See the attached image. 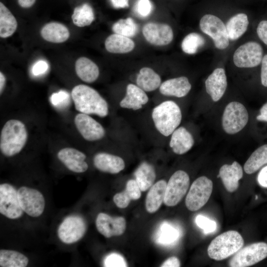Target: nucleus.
I'll return each instance as SVG.
<instances>
[{
  "instance_id": "nucleus-52",
  "label": "nucleus",
  "mask_w": 267,
  "mask_h": 267,
  "mask_svg": "<svg viewBox=\"0 0 267 267\" xmlns=\"http://www.w3.org/2000/svg\"><path fill=\"white\" fill-rule=\"evenodd\" d=\"M6 83V78L4 74L0 72V92L1 94Z\"/></svg>"
},
{
  "instance_id": "nucleus-21",
  "label": "nucleus",
  "mask_w": 267,
  "mask_h": 267,
  "mask_svg": "<svg viewBox=\"0 0 267 267\" xmlns=\"http://www.w3.org/2000/svg\"><path fill=\"white\" fill-rule=\"evenodd\" d=\"M191 89L188 78L182 76L165 81L161 84L159 91L164 95L182 97L189 93Z\"/></svg>"
},
{
  "instance_id": "nucleus-7",
  "label": "nucleus",
  "mask_w": 267,
  "mask_h": 267,
  "mask_svg": "<svg viewBox=\"0 0 267 267\" xmlns=\"http://www.w3.org/2000/svg\"><path fill=\"white\" fill-rule=\"evenodd\" d=\"M199 26L201 30L210 37L215 46L219 49H224L229 45V38L225 25L218 17L207 14L200 19Z\"/></svg>"
},
{
  "instance_id": "nucleus-6",
  "label": "nucleus",
  "mask_w": 267,
  "mask_h": 267,
  "mask_svg": "<svg viewBox=\"0 0 267 267\" xmlns=\"http://www.w3.org/2000/svg\"><path fill=\"white\" fill-rule=\"evenodd\" d=\"M212 181L205 176L196 179L186 196L185 205L190 211L201 209L209 200L213 191Z\"/></svg>"
},
{
  "instance_id": "nucleus-23",
  "label": "nucleus",
  "mask_w": 267,
  "mask_h": 267,
  "mask_svg": "<svg viewBox=\"0 0 267 267\" xmlns=\"http://www.w3.org/2000/svg\"><path fill=\"white\" fill-rule=\"evenodd\" d=\"M194 143L192 134L185 128L180 127L172 134L170 146L175 153L182 155L191 149Z\"/></svg>"
},
{
  "instance_id": "nucleus-20",
  "label": "nucleus",
  "mask_w": 267,
  "mask_h": 267,
  "mask_svg": "<svg viewBox=\"0 0 267 267\" xmlns=\"http://www.w3.org/2000/svg\"><path fill=\"white\" fill-rule=\"evenodd\" d=\"M219 175L226 190L232 193L238 188L239 180L242 178L243 174L241 165L234 161L231 165L222 166Z\"/></svg>"
},
{
  "instance_id": "nucleus-47",
  "label": "nucleus",
  "mask_w": 267,
  "mask_h": 267,
  "mask_svg": "<svg viewBox=\"0 0 267 267\" xmlns=\"http://www.w3.org/2000/svg\"><path fill=\"white\" fill-rule=\"evenodd\" d=\"M257 180L262 187L267 188V166L264 167L259 172Z\"/></svg>"
},
{
  "instance_id": "nucleus-44",
  "label": "nucleus",
  "mask_w": 267,
  "mask_h": 267,
  "mask_svg": "<svg viewBox=\"0 0 267 267\" xmlns=\"http://www.w3.org/2000/svg\"><path fill=\"white\" fill-rule=\"evenodd\" d=\"M48 64L46 61L40 60L34 63L32 68L34 76H39L45 73L48 69Z\"/></svg>"
},
{
  "instance_id": "nucleus-24",
  "label": "nucleus",
  "mask_w": 267,
  "mask_h": 267,
  "mask_svg": "<svg viewBox=\"0 0 267 267\" xmlns=\"http://www.w3.org/2000/svg\"><path fill=\"white\" fill-rule=\"evenodd\" d=\"M167 184L165 180L161 179L150 188L145 200V208L148 213L156 212L164 202Z\"/></svg>"
},
{
  "instance_id": "nucleus-34",
  "label": "nucleus",
  "mask_w": 267,
  "mask_h": 267,
  "mask_svg": "<svg viewBox=\"0 0 267 267\" xmlns=\"http://www.w3.org/2000/svg\"><path fill=\"white\" fill-rule=\"evenodd\" d=\"M72 19L73 23L78 27L89 25L94 19L92 7L87 3L76 7L72 15Z\"/></svg>"
},
{
  "instance_id": "nucleus-19",
  "label": "nucleus",
  "mask_w": 267,
  "mask_h": 267,
  "mask_svg": "<svg viewBox=\"0 0 267 267\" xmlns=\"http://www.w3.org/2000/svg\"><path fill=\"white\" fill-rule=\"evenodd\" d=\"M95 167L102 172L118 174L124 170L125 164L120 157L105 152L96 154L93 159Z\"/></svg>"
},
{
  "instance_id": "nucleus-50",
  "label": "nucleus",
  "mask_w": 267,
  "mask_h": 267,
  "mask_svg": "<svg viewBox=\"0 0 267 267\" xmlns=\"http://www.w3.org/2000/svg\"><path fill=\"white\" fill-rule=\"evenodd\" d=\"M113 6L116 8H125L128 6L129 0H110Z\"/></svg>"
},
{
  "instance_id": "nucleus-26",
  "label": "nucleus",
  "mask_w": 267,
  "mask_h": 267,
  "mask_svg": "<svg viewBox=\"0 0 267 267\" xmlns=\"http://www.w3.org/2000/svg\"><path fill=\"white\" fill-rule=\"evenodd\" d=\"M134 46L131 38L115 33L108 36L105 41V48L111 53H128L132 51Z\"/></svg>"
},
{
  "instance_id": "nucleus-15",
  "label": "nucleus",
  "mask_w": 267,
  "mask_h": 267,
  "mask_svg": "<svg viewBox=\"0 0 267 267\" xmlns=\"http://www.w3.org/2000/svg\"><path fill=\"white\" fill-rule=\"evenodd\" d=\"M74 123L83 137L88 141L100 140L105 134L102 126L88 114H78L74 118Z\"/></svg>"
},
{
  "instance_id": "nucleus-13",
  "label": "nucleus",
  "mask_w": 267,
  "mask_h": 267,
  "mask_svg": "<svg viewBox=\"0 0 267 267\" xmlns=\"http://www.w3.org/2000/svg\"><path fill=\"white\" fill-rule=\"evenodd\" d=\"M0 213L10 219H17L23 215L18 200V190L11 184L0 185Z\"/></svg>"
},
{
  "instance_id": "nucleus-18",
  "label": "nucleus",
  "mask_w": 267,
  "mask_h": 267,
  "mask_svg": "<svg viewBox=\"0 0 267 267\" xmlns=\"http://www.w3.org/2000/svg\"><path fill=\"white\" fill-rule=\"evenodd\" d=\"M205 84L206 92L212 99L215 102L219 101L227 88V78L224 69H215L206 80Z\"/></svg>"
},
{
  "instance_id": "nucleus-11",
  "label": "nucleus",
  "mask_w": 267,
  "mask_h": 267,
  "mask_svg": "<svg viewBox=\"0 0 267 267\" xmlns=\"http://www.w3.org/2000/svg\"><path fill=\"white\" fill-rule=\"evenodd\" d=\"M18 197L22 209L29 216L38 217L44 212L45 200L43 194L39 190L21 186L18 190Z\"/></svg>"
},
{
  "instance_id": "nucleus-48",
  "label": "nucleus",
  "mask_w": 267,
  "mask_h": 267,
  "mask_svg": "<svg viewBox=\"0 0 267 267\" xmlns=\"http://www.w3.org/2000/svg\"><path fill=\"white\" fill-rule=\"evenodd\" d=\"M180 266V261L176 257L168 258L161 266V267H179Z\"/></svg>"
},
{
  "instance_id": "nucleus-28",
  "label": "nucleus",
  "mask_w": 267,
  "mask_h": 267,
  "mask_svg": "<svg viewBox=\"0 0 267 267\" xmlns=\"http://www.w3.org/2000/svg\"><path fill=\"white\" fill-rule=\"evenodd\" d=\"M136 83L137 86L145 91H152L160 87L161 79L152 69L143 67L137 75Z\"/></svg>"
},
{
  "instance_id": "nucleus-1",
  "label": "nucleus",
  "mask_w": 267,
  "mask_h": 267,
  "mask_svg": "<svg viewBox=\"0 0 267 267\" xmlns=\"http://www.w3.org/2000/svg\"><path fill=\"white\" fill-rule=\"evenodd\" d=\"M71 95L78 111L100 117H105L108 114L107 102L94 89L85 85H79L73 89Z\"/></svg>"
},
{
  "instance_id": "nucleus-3",
  "label": "nucleus",
  "mask_w": 267,
  "mask_h": 267,
  "mask_svg": "<svg viewBox=\"0 0 267 267\" xmlns=\"http://www.w3.org/2000/svg\"><path fill=\"white\" fill-rule=\"evenodd\" d=\"M152 118L159 132L168 136L172 134L180 124L182 115L178 105L173 101L168 100L153 108Z\"/></svg>"
},
{
  "instance_id": "nucleus-41",
  "label": "nucleus",
  "mask_w": 267,
  "mask_h": 267,
  "mask_svg": "<svg viewBox=\"0 0 267 267\" xmlns=\"http://www.w3.org/2000/svg\"><path fill=\"white\" fill-rule=\"evenodd\" d=\"M126 191L132 200H136L141 197V189L135 179L129 180L126 186Z\"/></svg>"
},
{
  "instance_id": "nucleus-25",
  "label": "nucleus",
  "mask_w": 267,
  "mask_h": 267,
  "mask_svg": "<svg viewBox=\"0 0 267 267\" xmlns=\"http://www.w3.org/2000/svg\"><path fill=\"white\" fill-rule=\"evenodd\" d=\"M41 34L44 39L53 43H63L70 36V32L64 25L54 22L44 25L41 29Z\"/></svg>"
},
{
  "instance_id": "nucleus-12",
  "label": "nucleus",
  "mask_w": 267,
  "mask_h": 267,
  "mask_svg": "<svg viewBox=\"0 0 267 267\" xmlns=\"http://www.w3.org/2000/svg\"><path fill=\"white\" fill-rule=\"evenodd\" d=\"M263 49L255 42H249L239 46L235 51L233 60L239 68H253L262 62Z\"/></svg>"
},
{
  "instance_id": "nucleus-38",
  "label": "nucleus",
  "mask_w": 267,
  "mask_h": 267,
  "mask_svg": "<svg viewBox=\"0 0 267 267\" xmlns=\"http://www.w3.org/2000/svg\"><path fill=\"white\" fill-rule=\"evenodd\" d=\"M196 223L203 230L205 233L213 232L217 228V224L215 221L200 215L197 216Z\"/></svg>"
},
{
  "instance_id": "nucleus-35",
  "label": "nucleus",
  "mask_w": 267,
  "mask_h": 267,
  "mask_svg": "<svg viewBox=\"0 0 267 267\" xmlns=\"http://www.w3.org/2000/svg\"><path fill=\"white\" fill-rule=\"evenodd\" d=\"M205 43L204 38L199 34L191 33L186 35L183 39L181 47L182 51L188 54H193Z\"/></svg>"
},
{
  "instance_id": "nucleus-49",
  "label": "nucleus",
  "mask_w": 267,
  "mask_h": 267,
  "mask_svg": "<svg viewBox=\"0 0 267 267\" xmlns=\"http://www.w3.org/2000/svg\"><path fill=\"white\" fill-rule=\"evenodd\" d=\"M257 120L267 122V102L260 109V114L256 117Z\"/></svg>"
},
{
  "instance_id": "nucleus-30",
  "label": "nucleus",
  "mask_w": 267,
  "mask_h": 267,
  "mask_svg": "<svg viewBox=\"0 0 267 267\" xmlns=\"http://www.w3.org/2000/svg\"><path fill=\"white\" fill-rule=\"evenodd\" d=\"M134 175L141 191H146L150 188L156 177L154 167L146 162H143L139 165Z\"/></svg>"
},
{
  "instance_id": "nucleus-43",
  "label": "nucleus",
  "mask_w": 267,
  "mask_h": 267,
  "mask_svg": "<svg viewBox=\"0 0 267 267\" xmlns=\"http://www.w3.org/2000/svg\"><path fill=\"white\" fill-rule=\"evenodd\" d=\"M69 98L68 93L62 90L58 92L53 93L50 98V100L53 105L58 106L65 103V102L68 101Z\"/></svg>"
},
{
  "instance_id": "nucleus-45",
  "label": "nucleus",
  "mask_w": 267,
  "mask_h": 267,
  "mask_svg": "<svg viewBox=\"0 0 267 267\" xmlns=\"http://www.w3.org/2000/svg\"><path fill=\"white\" fill-rule=\"evenodd\" d=\"M257 33L260 39L267 45V20H262L259 23Z\"/></svg>"
},
{
  "instance_id": "nucleus-32",
  "label": "nucleus",
  "mask_w": 267,
  "mask_h": 267,
  "mask_svg": "<svg viewBox=\"0 0 267 267\" xmlns=\"http://www.w3.org/2000/svg\"><path fill=\"white\" fill-rule=\"evenodd\" d=\"M28 263V258L20 252L7 249L0 250V267H25Z\"/></svg>"
},
{
  "instance_id": "nucleus-31",
  "label": "nucleus",
  "mask_w": 267,
  "mask_h": 267,
  "mask_svg": "<svg viewBox=\"0 0 267 267\" xmlns=\"http://www.w3.org/2000/svg\"><path fill=\"white\" fill-rule=\"evenodd\" d=\"M17 22L10 10L0 2V37L6 38L11 36L16 31Z\"/></svg>"
},
{
  "instance_id": "nucleus-8",
  "label": "nucleus",
  "mask_w": 267,
  "mask_h": 267,
  "mask_svg": "<svg viewBox=\"0 0 267 267\" xmlns=\"http://www.w3.org/2000/svg\"><path fill=\"white\" fill-rule=\"evenodd\" d=\"M267 257V243H254L238 250L230 259L231 267H247L261 262Z\"/></svg>"
},
{
  "instance_id": "nucleus-16",
  "label": "nucleus",
  "mask_w": 267,
  "mask_h": 267,
  "mask_svg": "<svg viewBox=\"0 0 267 267\" xmlns=\"http://www.w3.org/2000/svg\"><path fill=\"white\" fill-rule=\"evenodd\" d=\"M95 225L97 231L106 238L121 235L124 233L126 228V222L124 218L112 217L104 213L98 214L96 219Z\"/></svg>"
},
{
  "instance_id": "nucleus-4",
  "label": "nucleus",
  "mask_w": 267,
  "mask_h": 267,
  "mask_svg": "<svg viewBox=\"0 0 267 267\" xmlns=\"http://www.w3.org/2000/svg\"><path fill=\"white\" fill-rule=\"evenodd\" d=\"M243 245V238L239 232L228 230L211 241L208 247V255L212 259L221 261L236 253Z\"/></svg>"
},
{
  "instance_id": "nucleus-40",
  "label": "nucleus",
  "mask_w": 267,
  "mask_h": 267,
  "mask_svg": "<svg viewBox=\"0 0 267 267\" xmlns=\"http://www.w3.org/2000/svg\"><path fill=\"white\" fill-rule=\"evenodd\" d=\"M152 8L150 0H138L135 5L136 13L142 17L148 16L151 13Z\"/></svg>"
},
{
  "instance_id": "nucleus-2",
  "label": "nucleus",
  "mask_w": 267,
  "mask_h": 267,
  "mask_svg": "<svg viewBox=\"0 0 267 267\" xmlns=\"http://www.w3.org/2000/svg\"><path fill=\"white\" fill-rule=\"evenodd\" d=\"M27 138V129L22 122L16 119L7 121L0 133L1 152L7 157L18 154L25 145Z\"/></svg>"
},
{
  "instance_id": "nucleus-37",
  "label": "nucleus",
  "mask_w": 267,
  "mask_h": 267,
  "mask_svg": "<svg viewBox=\"0 0 267 267\" xmlns=\"http://www.w3.org/2000/svg\"><path fill=\"white\" fill-rule=\"evenodd\" d=\"M158 235V240L160 243H169L177 239L178 232L172 226L164 224L160 227Z\"/></svg>"
},
{
  "instance_id": "nucleus-29",
  "label": "nucleus",
  "mask_w": 267,
  "mask_h": 267,
  "mask_svg": "<svg viewBox=\"0 0 267 267\" xmlns=\"http://www.w3.org/2000/svg\"><path fill=\"white\" fill-rule=\"evenodd\" d=\"M248 25V16L245 13H239L232 16L225 25L229 39H238L245 33Z\"/></svg>"
},
{
  "instance_id": "nucleus-36",
  "label": "nucleus",
  "mask_w": 267,
  "mask_h": 267,
  "mask_svg": "<svg viewBox=\"0 0 267 267\" xmlns=\"http://www.w3.org/2000/svg\"><path fill=\"white\" fill-rule=\"evenodd\" d=\"M112 30L115 34L127 37L134 36L138 31V26L134 20L130 18L121 19L112 26Z\"/></svg>"
},
{
  "instance_id": "nucleus-17",
  "label": "nucleus",
  "mask_w": 267,
  "mask_h": 267,
  "mask_svg": "<svg viewBox=\"0 0 267 267\" xmlns=\"http://www.w3.org/2000/svg\"><path fill=\"white\" fill-rule=\"evenodd\" d=\"M57 157L68 169L74 173H84L88 169L86 155L75 148H62L58 151Z\"/></svg>"
},
{
  "instance_id": "nucleus-5",
  "label": "nucleus",
  "mask_w": 267,
  "mask_h": 267,
  "mask_svg": "<svg viewBox=\"0 0 267 267\" xmlns=\"http://www.w3.org/2000/svg\"><path fill=\"white\" fill-rule=\"evenodd\" d=\"M249 120L248 111L242 103L232 101L225 107L222 117V127L229 134H235L241 131Z\"/></svg>"
},
{
  "instance_id": "nucleus-51",
  "label": "nucleus",
  "mask_w": 267,
  "mask_h": 267,
  "mask_svg": "<svg viewBox=\"0 0 267 267\" xmlns=\"http://www.w3.org/2000/svg\"><path fill=\"white\" fill-rule=\"evenodd\" d=\"M36 0H18L19 5L23 8H29L35 3Z\"/></svg>"
},
{
  "instance_id": "nucleus-33",
  "label": "nucleus",
  "mask_w": 267,
  "mask_h": 267,
  "mask_svg": "<svg viewBox=\"0 0 267 267\" xmlns=\"http://www.w3.org/2000/svg\"><path fill=\"white\" fill-rule=\"evenodd\" d=\"M267 164V144L263 145L255 150L244 165V170L247 174H252L263 165Z\"/></svg>"
},
{
  "instance_id": "nucleus-22",
  "label": "nucleus",
  "mask_w": 267,
  "mask_h": 267,
  "mask_svg": "<svg viewBox=\"0 0 267 267\" xmlns=\"http://www.w3.org/2000/svg\"><path fill=\"white\" fill-rule=\"evenodd\" d=\"M148 101V97L144 90L135 85L130 84L127 86L126 96L120 101V105L124 108L136 110L141 109Z\"/></svg>"
},
{
  "instance_id": "nucleus-39",
  "label": "nucleus",
  "mask_w": 267,
  "mask_h": 267,
  "mask_svg": "<svg viewBox=\"0 0 267 267\" xmlns=\"http://www.w3.org/2000/svg\"><path fill=\"white\" fill-rule=\"evenodd\" d=\"M105 267H127V263L124 258L120 254L112 253L106 257L104 260Z\"/></svg>"
},
{
  "instance_id": "nucleus-42",
  "label": "nucleus",
  "mask_w": 267,
  "mask_h": 267,
  "mask_svg": "<svg viewBox=\"0 0 267 267\" xmlns=\"http://www.w3.org/2000/svg\"><path fill=\"white\" fill-rule=\"evenodd\" d=\"M113 199L117 207L121 209L127 207L132 200L125 189L122 192L116 193Z\"/></svg>"
},
{
  "instance_id": "nucleus-9",
  "label": "nucleus",
  "mask_w": 267,
  "mask_h": 267,
  "mask_svg": "<svg viewBox=\"0 0 267 267\" xmlns=\"http://www.w3.org/2000/svg\"><path fill=\"white\" fill-rule=\"evenodd\" d=\"M189 183V177L185 172L178 170L175 172L167 184L164 204L169 207L177 205L187 192Z\"/></svg>"
},
{
  "instance_id": "nucleus-14",
  "label": "nucleus",
  "mask_w": 267,
  "mask_h": 267,
  "mask_svg": "<svg viewBox=\"0 0 267 267\" xmlns=\"http://www.w3.org/2000/svg\"><path fill=\"white\" fill-rule=\"evenodd\" d=\"M142 34L149 43L157 46L170 44L174 38L172 28L165 23H148L142 28Z\"/></svg>"
},
{
  "instance_id": "nucleus-10",
  "label": "nucleus",
  "mask_w": 267,
  "mask_h": 267,
  "mask_svg": "<svg viewBox=\"0 0 267 267\" xmlns=\"http://www.w3.org/2000/svg\"><path fill=\"white\" fill-rule=\"evenodd\" d=\"M87 224L84 219L78 215H71L64 219L59 225L57 235L64 243L77 242L85 235Z\"/></svg>"
},
{
  "instance_id": "nucleus-27",
  "label": "nucleus",
  "mask_w": 267,
  "mask_h": 267,
  "mask_svg": "<svg viewBox=\"0 0 267 267\" xmlns=\"http://www.w3.org/2000/svg\"><path fill=\"white\" fill-rule=\"evenodd\" d=\"M75 70L77 76L82 81L88 83L94 82L99 74L97 65L85 57H80L76 61Z\"/></svg>"
},
{
  "instance_id": "nucleus-46",
  "label": "nucleus",
  "mask_w": 267,
  "mask_h": 267,
  "mask_svg": "<svg viewBox=\"0 0 267 267\" xmlns=\"http://www.w3.org/2000/svg\"><path fill=\"white\" fill-rule=\"evenodd\" d=\"M261 63V83L264 86L267 87V54L263 57Z\"/></svg>"
}]
</instances>
